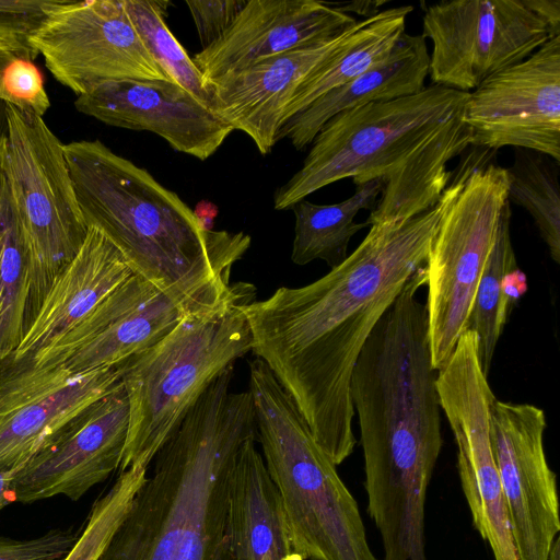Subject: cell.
<instances>
[{"instance_id": "obj_1", "label": "cell", "mask_w": 560, "mask_h": 560, "mask_svg": "<svg viewBox=\"0 0 560 560\" xmlns=\"http://www.w3.org/2000/svg\"><path fill=\"white\" fill-rule=\"evenodd\" d=\"M435 206L373 224L359 246L316 281L281 287L245 305L252 351L295 404L337 466L353 452L351 377L374 327L425 265L441 213Z\"/></svg>"}, {"instance_id": "obj_2", "label": "cell", "mask_w": 560, "mask_h": 560, "mask_svg": "<svg viewBox=\"0 0 560 560\" xmlns=\"http://www.w3.org/2000/svg\"><path fill=\"white\" fill-rule=\"evenodd\" d=\"M234 368L188 410L98 560H235L230 494L242 445L256 438L250 393L231 392Z\"/></svg>"}, {"instance_id": "obj_3", "label": "cell", "mask_w": 560, "mask_h": 560, "mask_svg": "<svg viewBox=\"0 0 560 560\" xmlns=\"http://www.w3.org/2000/svg\"><path fill=\"white\" fill-rule=\"evenodd\" d=\"M63 151L86 226L113 243L133 275L194 311L240 290L243 282L230 278L250 247L248 234L208 230L174 191L100 140Z\"/></svg>"}, {"instance_id": "obj_4", "label": "cell", "mask_w": 560, "mask_h": 560, "mask_svg": "<svg viewBox=\"0 0 560 560\" xmlns=\"http://www.w3.org/2000/svg\"><path fill=\"white\" fill-rule=\"evenodd\" d=\"M256 440L303 560H378L357 501L264 361L249 364Z\"/></svg>"}, {"instance_id": "obj_5", "label": "cell", "mask_w": 560, "mask_h": 560, "mask_svg": "<svg viewBox=\"0 0 560 560\" xmlns=\"http://www.w3.org/2000/svg\"><path fill=\"white\" fill-rule=\"evenodd\" d=\"M255 291L243 282L228 301L186 315L159 342L116 365L129 402L119 472L137 465L149 468L207 388L252 351L244 307Z\"/></svg>"}, {"instance_id": "obj_6", "label": "cell", "mask_w": 560, "mask_h": 560, "mask_svg": "<svg viewBox=\"0 0 560 560\" xmlns=\"http://www.w3.org/2000/svg\"><path fill=\"white\" fill-rule=\"evenodd\" d=\"M468 92L432 84L390 101L343 110L318 131L302 167L275 191L287 210L345 178L355 185L397 171L465 105Z\"/></svg>"}, {"instance_id": "obj_7", "label": "cell", "mask_w": 560, "mask_h": 560, "mask_svg": "<svg viewBox=\"0 0 560 560\" xmlns=\"http://www.w3.org/2000/svg\"><path fill=\"white\" fill-rule=\"evenodd\" d=\"M3 115L0 171L30 256L25 334L56 278L83 245L89 228L77 200L65 144L43 117L30 110L3 102Z\"/></svg>"}, {"instance_id": "obj_8", "label": "cell", "mask_w": 560, "mask_h": 560, "mask_svg": "<svg viewBox=\"0 0 560 560\" xmlns=\"http://www.w3.org/2000/svg\"><path fill=\"white\" fill-rule=\"evenodd\" d=\"M506 168L485 161L459 167L441 195V213L424 271L428 339L439 371L467 330L478 281L509 202Z\"/></svg>"}, {"instance_id": "obj_9", "label": "cell", "mask_w": 560, "mask_h": 560, "mask_svg": "<svg viewBox=\"0 0 560 560\" xmlns=\"http://www.w3.org/2000/svg\"><path fill=\"white\" fill-rule=\"evenodd\" d=\"M436 389L457 446V470L472 524L494 560H518L490 443L495 396L482 372L472 330L459 337L438 371Z\"/></svg>"}, {"instance_id": "obj_10", "label": "cell", "mask_w": 560, "mask_h": 560, "mask_svg": "<svg viewBox=\"0 0 560 560\" xmlns=\"http://www.w3.org/2000/svg\"><path fill=\"white\" fill-rule=\"evenodd\" d=\"M30 45L77 96L112 81L175 83L145 47L124 0H61Z\"/></svg>"}, {"instance_id": "obj_11", "label": "cell", "mask_w": 560, "mask_h": 560, "mask_svg": "<svg viewBox=\"0 0 560 560\" xmlns=\"http://www.w3.org/2000/svg\"><path fill=\"white\" fill-rule=\"evenodd\" d=\"M422 25L432 83L468 93L551 38L524 0H443L425 9Z\"/></svg>"}, {"instance_id": "obj_12", "label": "cell", "mask_w": 560, "mask_h": 560, "mask_svg": "<svg viewBox=\"0 0 560 560\" xmlns=\"http://www.w3.org/2000/svg\"><path fill=\"white\" fill-rule=\"evenodd\" d=\"M120 383L117 366L71 373L14 352L0 359V471H19Z\"/></svg>"}, {"instance_id": "obj_13", "label": "cell", "mask_w": 560, "mask_h": 560, "mask_svg": "<svg viewBox=\"0 0 560 560\" xmlns=\"http://www.w3.org/2000/svg\"><path fill=\"white\" fill-rule=\"evenodd\" d=\"M464 118L474 148H521L560 162V36L469 92Z\"/></svg>"}, {"instance_id": "obj_14", "label": "cell", "mask_w": 560, "mask_h": 560, "mask_svg": "<svg viewBox=\"0 0 560 560\" xmlns=\"http://www.w3.org/2000/svg\"><path fill=\"white\" fill-rule=\"evenodd\" d=\"M545 411L493 400L490 443L518 560H548L560 532L556 475L547 462Z\"/></svg>"}, {"instance_id": "obj_15", "label": "cell", "mask_w": 560, "mask_h": 560, "mask_svg": "<svg viewBox=\"0 0 560 560\" xmlns=\"http://www.w3.org/2000/svg\"><path fill=\"white\" fill-rule=\"evenodd\" d=\"M128 428L129 402L120 382L16 471L13 501L33 503L59 494L78 501L119 468Z\"/></svg>"}, {"instance_id": "obj_16", "label": "cell", "mask_w": 560, "mask_h": 560, "mask_svg": "<svg viewBox=\"0 0 560 560\" xmlns=\"http://www.w3.org/2000/svg\"><path fill=\"white\" fill-rule=\"evenodd\" d=\"M74 107L109 126L156 133L175 151L201 161L234 131L211 108L171 82H104L77 96Z\"/></svg>"}, {"instance_id": "obj_17", "label": "cell", "mask_w": 560, "mask_h": 560, "mask_svg": "<svg viewBox=\"0 0 560 560\" xmlns=\"http://www.w3.org/2000/svg\"><path fill=\"white\" fill-rule=\"evenodd\" d=\"M355 22L329 2L247 0L228 31L192 61L207 84L258 60L328 40Z\"/></svg>"}, {"instance_id": "obj_18", "label": "cell", "mask_w": 560, "mask_h": 560, "mask_svg": "<svg viewBox=\"0 0 560 560\" xmlns=\"http://www.w3.org/2000/svg\"><path fill=\"white\" fill-rule=\"evenodd\" d=\"M357 22L328 40L258 60L207 82L209 107L233 130L246 133L261 154L270 153L293 93Z\"/></svg>"}, {"instance_id": "obj_19", "label": "cell", "mask_w": 560, "mask_h": 560, "mask_svg": "<svg viewBox=\"0 0 560 560\" xmlns=\"http://www.w3.org/2000/svg\"><path fill=\"white\" fill-rule=\"evenodd\" d=\"M133 275L121 253L95 228L50 287L14 353L34 355L84 320Z\"/></svg>"}, {"instance_id": "obj_20", "label": "cell", "mask_w": 560, "mask_h": 560, "mask_svg": "<svg viewBox=\"0 0 560 560\" xmlns=\"http://www.w3.org/2000/svg\"><path fill=\"white\" fill-rule=\"evenodd\" d=\"M429 67L430 55L423 35L404 33L385 60L288 119L279 130L277 142L288 138L296 150H303L330 118L343 110L416 94L425 88Z\"/></svg>"}, {"instance_id": "obj_21", "label": "cell", "mask_w": 560, "mask_h": 560, "mask_svg": "<svg viewBox=\"0 0 560 560\" xmlns=\"http://www.w3.org/2000/svg\"><path fill=\"white\" fill-rule=\"evenodd\" d=\"M241 447L230 494V537L235 560H303L291 541L278 491L256 448Z\"/></svg>"}, {"instance_id": "obj_22", "label": "cell", "mask_w": 560, "mask_h": 560, "mask_svg": "<svg viewBox=\"0 0 560 560\" xmlns=\"http://www.w3.org/2000/svg\"><path fill=\"white\" fill-rule=\"evenodd\" d=\"M464 107L397 171L383 178L366 225L406 221L436 205L452 176L448 162L470 147Z\"/></svg>"}, {"instance_id": "obj_23", "label": "cell", "mask_w": 560, "mask_h": 560, "mask_svg": "<svg viewBox=\"0 0 560 560\" xmlns=\"http://www.w3.org/2000/svg\"><path fill=\"white\" fill-rule=\"evenodd\" d=\"M412 10V5H399L358 21L342 44L298 86L284 108L282 125L327 92L385 60L405 33Z\"/></svg>"}, {"instance_id": "obj_24", "label": "cell", "mask_w": 560, "mask_h": 560, "mask_svg": "<svg viewBox=\"0 0 560 560\" xmlns=\"http://www.w3.org/2000/svg\"><path fill=\"white\" fill-rule=\"evenodd\" d=\"M195 312L201 311H194L175 299L156 292L69 354L59 366L75 374L115 366L159 342L186 315Z\"/></svg>"}, {"instance_id": "obj_25", "label": "cell", "mask_w": 560, "mask_h": 560, "mask_svg": "<svg viewBox=\"0 0 560 560\" xmlns=\"http://www.w3.org/2000/svg\"><path fill=\"white\" fill-rule=\"evenodd\" d=\"M384 179L375 178L355 185L354 194L332 205H316L303 199L291 207L295 217L291 260L299 266L324 260L330 269L348 256L351 237L368 226L354 222L363 209L375 208Z\"/></svg>"}, {"instance_id": "obj_26", "label": "cell", "mask_w": 560, "mask_h": 560, "mask_svg": "<svg viewBox=\"0 0 560 560\" xmlns=\"http://www.w3.org/2000/svg\"><path fill=\"white\" fill-rule=\"evenodd\" d=\"M28 290V247L0 171V359L14 352L23 338Z\"/></svg>"}, {"instance_id": "obj_27", "label": "cell", "mask_w": 560, "mask_h": 560, "mask_svg": "<svg viewBox=\"0 0 560 560\" xmlns=\"http://www.w3.org/2000/svg\"><path fill=\"white\" fill-rule=\"evenodd\" d=\"M508 199L534 219L551 259L560 264V162L532 150L515 148Z\"/></svg>"}, {"instance_id": "obj_28", "label": "cell", "mask_w": 560, "mask_h": 560, "mask_svg": "<svg viewBox=\"0 0 560 560\" xmlns=\"http://www.w3.org/2000/svg\"><path fill=\"white\" fill-rule=\"evenodd\" d=\"M504 206L495 243L478 281L467 329L477 336L478 355L482 372L488 376L497 343L512 307L505 301L501 281L505 273L517 268L511 241V207Z\"/></svg>"}, {"instance_id": "obj_29", "label": "cell", "mask_w": 560, "mask_h": 560, "mask_svg": "<svg viewBox=\"0 0 560 560\" xmlns=\"http://www.w3.org/2000/svg\"><path fill=\"white\" fill-rule=\"evenodd\" d=\"M124 4L156 62L176 84L209 107L210 96L202 73L165 23V12L171 3L163 0H124Z\"/></svg>"}, {"instance_id": "obj_30", "label": "cell", "mask_w": 560, "mask_h": 560, "mask_svg": "<svg viewBox=\"0 0 560 560\" xmlns=\"http://www.w3.org/2000/svg\"><path fill=\"white\" fill-rule=\"evenodd\" d=\"M148 475V467L120 471L113 486L92 505L74 546L62 560H98L129 511Z\"/></svg>"}, {"instance_id": "obj_31", "label": "cell", "mask_w": 560, "mask_h": 560, "mask_svg": "<svg viewBox=\"0 0 560 560\" xmlns=\"http://www.w3.org/2000/svg\"><path fill=\"white\" fill-rule=\"evenodd\" d=\"M158 291L132 275L106 298L84 320L43 351L32 355L36 364L59 365L69 354L89 342L118 317L141 304Z\"/></svg>"}, {"instance_id": "obj_32", "label": "cell", "mask_w": 560, "mask_h": 560, "mask_svg": "<svg viewBox=\"0 0 560 560\" xmlns=\"http://www.w3.org/2000/svg\"><path fill=\"white\" fill-rule=\"evenodd\" d=\"M61 0H0V42L12 47L22 58L37 56L30 39L50 10Z\"/></svg>"}, {"instance_id": "obj_33", "label": "cell", "mask_w": 560, "mask_h": 560, "mask_svg": "<svg viewBox=\"0 0 560 560\" xmlns=\"http://www.w3.org/2000/svg\"><path fill=\"white\" fill-rule=\"evenodd\" d=\"M3 89L9 103L44 117L50 101L39 69L32 60L16 57L4 70Z\"/></svg>"}, {"instance_id": "obj_34", "label": "cell", "mask_w": 560, "mask_h": 560, "mask_svg": "<svg viewBox=\"0 0 560 560\" xmlns=\"http://www.w3.org/2000/svg\"><path fill=\"white\" fill-rule=\"evenodd\" d=\"M82 527L52 528L31 539L0 536V560H62L74 546Z\"/></svg>"}, {"instance_id": "obj_35", "label": "cell", "mask_w": 560, "mask_h": 560, "mask_svg": "<svg viewBox=\"0 0 560 560\" xmlns=\"http://www.w3.org/2000/svg\"><path fill=\"white\" fill-rule=\"evenodd\" d=\"M246 2L247 0L186 1L202 49L212 45L228 31Z\"/></svg>"}, {"instance_id": "obj_36", "label": "cell", "mask_w": 560, "mask_h": 560, "mask_svg": "<svg viewBox=\"0 0 560 560\" xmlns=\"http://www.w3.org/2000/svg\"><path fill=\"white\" fill-rule=\"evenodd\" d=\"M526 7L542 20L550 36H560V0H524Z\"/></svg>"}, {"instance_id": "obj_37", "label": "cell", "mask_w": 560, "mask_h": 560, "mask_svg": "<svg viewBox=\"0 0 560 560\" xmlns=\"http://www.w3.org/2000/svg\"><path fill=\"white\" fill-rule=\"evenodd\" d=\"M501 288L505 301L513 308L520 298L527 291L526 275L518 268L509 271L502 278Z\"/></svg>"}, {"instance_id": "obj_38", "label": "cell", "mask_w": 560, "mask_h": 560, "mask_svg": "<svg viewBox=\"0 0 560 560\" xmlns=\"http://www.w3.org/2000/svg\"><path fill=\"white\" fill-rule=\"evenodd\" d=\"M386 1H353L346 3H331L338 10L349 14L348 12H355L358 14L371 18L381 12L380 7L385 4Z\"/></svg>"}, {"instance_id": "obj_39", "label": "cell", "mask_w": 560, "mask_h": 560, "mask_svg": "<svg viewBox=\"0 0 560 560\" xmlns=\"http://www.w3.org/2000/svg\"><path fill=\"white\" fill-rule=\"evenodd\" d=\"M19 54L7 44L0 42V100L9 102V97L3 89L2 79L7 67L16 58Z\"/></svg>"}, {"instance_id": "obj_40", "label": "cell", "mask_w": 560, "mask_h": 560, "mask_svg": "<svg viewBox=\"0 0 560 560\" xmlns=\"http://www.w3.org/2000/svg\"><path fill=\"white\" fill-rule=\"evenodd\" d=\"M15 470L0 471V511L13 501L11 486Z\"/></svg>"}, {"instance_id": "obj_41", "label": "cell", "mask_w": 560, "mask_h": 560, "mask_svg": "<svg viewBox=\"0 0 560 560\" xmlns=\"http://www.w3.org/2000/svg\"><path fill=\"white\" fill-rule=\"evenodd\" d=\"M548 560H560V537H559V535L556 537V539L552 542V546L550 548V552L548 556Z\"/></svg>"}, {"instance_id": "obj_42", "label": "cell", "mask_w": 560, "mask_h": 560, "mask_svg": "<svg viewBox=\"0 0 560 560\" xmlns=\"http://www.w3.org/2000/svg\"><path fill=\"white\" fill-rule=\"evenodd\" d=\"M4 132L3 102L0 100V145Z\"/></svg>"}]
</instances>
